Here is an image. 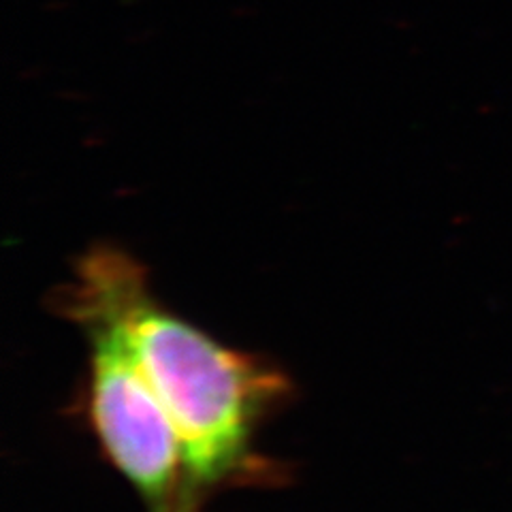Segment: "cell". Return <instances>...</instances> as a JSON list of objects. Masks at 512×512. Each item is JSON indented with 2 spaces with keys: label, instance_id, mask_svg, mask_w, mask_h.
Returning a JSON list of instances; mask_svg holds the SVG:
<instances>
[{
  "label": "cell",
  "instance_id": "obj_2",
  "mask_svg": "<svg viewBox=\"0 0 512 512\" xmlns=\"http://www.w3.org/2000/svg\"><path fill=\"white\" fill-rule=\"evenodd\" d=\"M60 308L86 335L88 416L105 457L148 512H201L207 493L118 320L75 299L62 297Z\"/></svg>",
  "mask_w": 512,
  "mask_h": 512
},
{
  "label": "cell",
  "instance_id": "obj_1",
  "mask_svg": "<svg viewBox=\"0 0 512 512\" xmlns=\"http://www.w3.org/2000/svg\"><path fill=\"white\" fill-rule=\"evenodd\" d=\"M62 297L118 320L205 493L271 476L254 440L269 410L288 395L280 372L163 306L146 271L118 248L96 246L82 256Z\"/></svg>",
  "mask_w": 512,
  "mask_h": 512
}]
</instances>
